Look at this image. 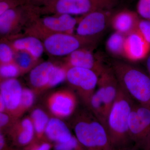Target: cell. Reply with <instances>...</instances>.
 Segmentation results:
<instances>
[{
    "instance_id": "ab89813d",
    "label": "cell",
    "mask_w": 150,
    "mask_h": 150,
    "mask_svg": "<svg viewBox=\"0 0 150 150\" xmlns=\"http://www.w3.org/2000/svg\"><path fill=\"white\" fill-rule=\"evenodd\" d=\"M4 1V0H0V1Z\"/></svg>"
},
{
    "instance_id": "484cf974",
    "label": "cell",
    "mask_w": 150,
    "mask_h": 150,
    "mask_svg": "<svg viewBox=\"0 0 150 150\" xmlns=\"http://www.w3.org/2000/svg\"><path fill=\"white\" fill-rule=\"evenodd\" d=\"M20 74H21L20 70L14 62L0 66L1 81L15 79Z\"/></svg>"
},
{
    "instance_id": "5bb4252c",
    "label": "cell",
    "mask_w": 150,
    "mask_h": 150,
    "mask_svg": "<svg viewBox=\"0 0 150 150\" xmlns=\"http://www.w3.org/2000/svg\"><path fill=\"white\" fill-rule=\"evenodd\" d=\"M6 38L8 39L15 51L27 52L37 60H40L45 52L42 40L35 36L19 33Z\"/></svg>"
},
{
    "instance_id": "2e32d148",
    "label": "cell",
    "mask_w": 150,
    "mask_h": 150,
    "mask_svg": "<svg viewBox=\"0 0 150 150\" xmlns=\"http://www.w3.org/2000/svg\"><path fill=\"white\" fill-rule=\"evenodd\" d=\"M140 18L137 12L124 9L113 12L110 25L115 32L127 36L137 30Z\"/></svg>"
},
{
    "instance_id": "4dcf8cb0",
    "label": "cell",
    "mask_w": 150,
    "mask_h": 150,
    "mask_svg": "<svg viewBox=\"0 0 150 150\" xmlns=\"http://www.w3.org/2000/svg\"><path fill=\"white\" fill-rule=\"evenodd\" d=\"M137 12L141 18L150 21V0H138Z\"/></svg>"
},
{
    "instance_id": "ac0fdd59",
    "label": "cell",
    "mask_w": 150,
    "mask_h": 150,
    "mask_svg": "<svg viewBox=\"0 0 150 150\" xmlns=\"http://www.w3.org/2000/svg\"><path fill=\"white\" fill-rule=\"evenodd\" d=\"M45 136L49 142L56 144L68 142L74 136L67 125L59 118H51L48 121Z\"/></svg>"
},
{
    "instance_id": "f546056e",
    "label": "cell",
    "mask_w": 150,
    "mask_h": 150,
    "mask_svg": "<svg viewBox=\"0 0 150 150\" xmlns=\"http://www.w3.org/2000/svg\"><path fill=\"white\" fill-rule=\"evenodd\" d=\"M137 30L150 45V21L141 18Z\"/></svg>"
},
{
    "instance_id": "603a6c76",
    "label": "cell",
    "mask_w": 150,
    "mask_h": 150,
    "mask_svg": "<svg viewBox=\"0 0 150 150\" xmlns=\"http://www.w3.org/2000/svg\"><path fill=\"white\" fill-rule=\"evenodd\" d=\"M14 62L20 70L21 73L25 74L31 70L41 62L37 60L30 54L25 51H15Z\"/></svg>"
},
{
    "instance_id": "9c48e42d",
    "label": "cell",
    "mask_w": 150,
    "mask_h": 150,
    "mask_svg": "<svg viewBox=\"0 0 150 150\" xmlns=\"http://www.w3.org/2000/svg\"><path fill=\"white\" fill-rule=\"evenodd\" d=\"M38 16L36 6L28 4L6 11L0 15L1 37L19 34Z\"/></svg>"
},
{
    "instance_id": "e575fe53",
    "label": "cell",
    "mask_w": 150,
    "mask_h": 150,
    "mask_svg": "<svg viewBox=\"0 0 150 150\" xmlns=\"http://www.w3.org/2000/svg\"><path fill=\"white\" fill-rule=\"evenodd\" d=\"M8 149L5 137L1 133L0 134V150H6Z\"/></svg>"
},
{
    "instance_id": "ba28073f",
    "label": "cell",
    "mask_w": 150,
    "mask_h": 150,
    "mask_svg": "<svg viewBox=\"0 0 150 150\" xmlns=\"http://www.w3.org/2000/svg\"><path fill=\"white\" fill-rule=\"evenodd\" d=\"M129 133L136 149L150 150V109L135 102L130 115Z\"/></svg>"
},
{
    "instance_id": "d6986e66",
    "label": "cell",
    "mask_w": 150,
    "mask_h": 150,
    "mask_svg": "<svg viewBox=\"0 0 150 150\" xmlns=\"http://www.w3.org/2000/svg\"><path fill=\"white\" fill-rule=\"evenodd\" d=\"M55 63L51 61L41 62L35 66L29 75L30 83L34 88H47L51 69Z\"/></svg>"
},
{
    "instance_id": "ffe728a7",
    "label": "cell",
    "mask_w": 150,
    "mask_h": 150,
    "mask_svg": "<svg viewBox=\"0 0 150 150\" xmlns=\"http://www.w3.org/2000/svg\"><path fill=\"white\" fill-rule=\"evenodd\" d=\"M20 127L11 134V138L16 144L25 147L35 139V130L31 119L24 118L21 123Z\"/></svg>"
},
{
    "instance_id": "5b68a950",
    "label": "cell",
    "mask_w": 150,
    "mask_h": 150,
    "mask_svg": "<svg viewBox=\"0 0 150 150\" xmlns=\"http://www.w3.org/2000/svg\"><path fill=\"white\" fill-rule=\"evenodd\" d=\"M74 130L75 136L86 150L112 149L106 128L93 114H84L78 118Z\"/></svg>"
},
{
    "instance_id": "7a4b0ae2",
    "label": "cell",
    "mask_w": 150,
    "mask_h": 150,
    "mask_svg": "<svg viewBox=\"0 0 150 150\" xmlns=\"http://www.w3.org/2000/svg\"><path fill=\"white\" fill-rule=\"evenodd\" d=\"M111 67L120 85L137 103L150 109V78L139 67L122 61H113Z\"/></svg>"
},
{
    "instance_id": "d6a6232c",
    "label": "cell",
    "mask_w": 150,
    "mask_h": 150,
    "mask_svg": "<svg viewBox=\"0 0 150 150\" xmlns=\"http://www.w3.org/2000/svg\"><path fill=\"white\" fill-rule=\"evenodd\" d=\"M10 118L8 115L4 112L0 113V126L1 128L6 126L9 122Z\"/></svg>"
},
{
    "instance_id": "4316f807",
    "label": "cell",
    "mask_w": 150,
    "mask_h": 150,
    "mask_svg": "<svg viewBox=\"0 0 150 150\" xmlns=\"http://www.w3.org/2000/svg\"><path fill=\"white\" fill-rule=\"evenodd\" d=\"M53 148L54 150H86L74 136L68 142L54 144Z\"/></svg>"
},
{
    "instance_id": "e0dca14e",
    "label": "cell",
    "mask_w": 150,
    "mask_h": 150,
    "mask_svg": "<svg viewBox=\"0 0 150 150\" xmlns=\"http://www.w3.org/2000/svg\"><path fill=\"white\" fill-rule=\"evenodd\" d=\"M22 87L16 78L1 81L0 96L5 103L6 109L14 112L20 109Z\"/></svg>"
},
{
    "instance_id": "7c38bea8",
    "label": "cell",
    "mask_w": 150,
    "mask_h": 150,
    "mask_svg": "<svg viewBox=\"0 0 150 150\" xmlns=\"http://www.w3.org/2000/svg\"><path fill=\"white\" fill-rule=\"evenodd\" d=\"M93 49L82 48L64 58V64L68 68L78 67L92 70L99 76L105 65L102 60L94 54Z\"/></svg>"
},
{
    "instance_id": "6da1fadb",
    "label": "cell",
    "mask_w": 150,
    "mask_h": 150,
    "mask_svg": "<svg viewBox=\"0 0 150 150\" xmlns=\"http://www.w3.org/2000/svg\"><path fill=\"white\" fill-rule=\"evenodd\" d=\"M135 102L119 84L117 97L106 122V129L112 148L129 147L132 144L129 121Z\"/></svg>"
},
{
    "instance_id": "3957f363",
    "label": "cell",
    "mask_w": 150,
    "mask_h": 150,
    "mask_svg": "<svg viewBox=\"0 0 150 150\" xmlns=\"http://www.w3.org/2000/svg\"><path fill=\"white\" fill-rule=\"evenodd\" d=\"M119 86L112 68L105 65L98 76L97 89L93 94L88 106L105 128L108 116L116 99Z\"/></svg>"
},
{
    "instance_id": "d590c367",
    "label": "cell",
    "mask_w": 150,
    "mask_h": 150,
    "mask_svg": "<svg viewBox=\"0 0 150 150\" xmlns=\"http://www.w3.org/2000/svg\"><path fill=\"white\" fill-rule=\"evenodd\" d=\"M146 67L147 73L150 78V54L146 58Z\"/></svg>"
},
{
    "instance_id": "cb8c5ba5",
    "label": "cell",
    "mask_w": 150,
    "mask_h": 150,
    "mask_svg": "<svg viewBox=\"0 0 150 150\" xmlns=\"http://www.w3.org/2000/svg\"><path fill=\"white\" fill-rule=\"evenodd\" d=\"M67 69L68 68L63 64H55L50 72L47 88L56 86L66 80Z\"/></svg>"
},
{
    "instance_id": "83f0119b",
    "label": "cell",
    "mask_w": 150,
    "mask_h": 150,
    "mask_svg": "<svg viewBox=\"0 0 150 150\" xmlns=\"http://www.w3.org/2000/svg\"><path fill=\"white\" fill-rule=\"evenodd\" d=\"M53 145L45 139H35L30 144L24 147V150H51Z\"/></svg>"
},
{
    "instance_id": "74e56055",
    "label": "cell",
    "mask_w": 150,
    "mask_h": 150,
    "mask_svg": "<svg viewBox=\"0 0 150 150\" xmlns=\"http://www.w3.org/2000/svg\"><path fill=\"white\" fill-rule=\"evenodd\" d=\"M110 150H136V148H132L130 146L119 148H112Z\"/></svg>"
},
{
    "instance_id": "30bf717a",
    "label": "cell",
    "mask_w": 150,
    "mask_h": 150,
    "mask_svg": "<svg viewBox=\"0 0 150 150\" xmlns=\"http://www.w3.org/2000/svg\"><path fill=\"white\" fill-rule=\"evenodd\" d=\"M98 80V75L92 70L78 67H70L67 69L66 80L88 107Z\"/></svg>"
},
{
    "instance_id": "9a60e30c",
    "label": "cell",
    "mask_w": 150,
    "mask_h": 150,
    "mask_svg": "<svg viewBox=\"0 0 150 150\" xmlns=\"http://www.w3.org/2000/svg\"><path fill=\"white\" fill-rule=\"evenodd\" d=\"M150 53V45L137 31L127 35L125 45V58L137 62L146 59Z\"/></svg>"
},
{
    "instance_id": "8d00e7d4",
    "label": "cell",
    "mask_w": 150,
    "mask_h": 150,
    "mask_svg": "<svg viewBox=\"0 0 150 150\" xmlns=\"http://www.w3.org/2000/svg\"><path fill=\"white\" fill-rule=\"evenodd\" d=\"M5 110H6L5 103L4 101L2 98L0 96V111H1V112H4Z\"/></svg>"
},
{
    "instance_id": "f35d334b",
    "label": "cell",
    "mask_w": 150,
    "mask_h": 150,
    "mask_svg": "<svg viewBox=\"0 0 150 150\" xmlns=\"http://www.w3.org/2000/svg\"><path fill=\"white\" fill-rule=\"evenodd\" d=\"M6 150H11L10 149H8Z\"/></svg>"
},
{
    "instance_id": "f1b7e54d",
    "label": "cell",
    "mask_w": 150,
    "mask_h": 150,
    "mask_svg": "<svg viewBox=\"0 0 150 150\" xmlns=\"http://www.w3.org/2000/svg\"><path fill=\"white\" fill-rule=\"evenodd\" d=\"M34 100L35 96L32 91L29 88H23L20 109L23 110L28 109L32 106Z\"/></svg>"
},
{
    "instance_id": "52a82bcc",
    "label": "cell",
    "mask_w": 150,
    "mask_h": 150,
    "mask_svg": "<svg viewBox=\"0 0 150 150\" xmlns=\"http://www.w3.org/2000/svg\"><path fill=\"white\" fill-rule=\"evenodd\" d=\"M99 39L82 37L74 33H61L46 35L41 40L45 52L53 57H66L82 48L93 49Z\"/></svg>"
},
{
    "instance_id": "8992f818",
    "label": "cell",
    "mask_w": 150,
    "mask_h": 150,
    "mask_svg": "<svg viewBox=\"0 0 150 150\" xmlns=\"http://www.w3.org/2000/svg\"><path fill=\"white\" fill-rule=\"evenodd\" d=\"M79 20V17L64 14L38 16L24 28L23 33L35 36L40 40L54 33H74Z\"/></svg>"
},
{
    "instance_id": "836d02e7",
    "label": "cell",
    "mask_w": 150,
    "mask_h": 150,
    "mask_svg": "<svg viewBox=\"0 0 150 150\" xmlns=\"http://www.w3.org/2000/svg\"><path fill=\"white\" fill-rule=\"evenodd\" d=\"M27 4L35 6H41L48 0H27Z\"/></svg>"
},
{
    "instance_id": "277c9868",
    "label": "cell",
    "mask_w": 150,
    "mask_h": 150,
    "mask_svg": "<svg viewBox=\"0 0 150 150\" xmlns=\"http://www.w3.org/2000/svg\"><path fill=\"white\" fill-rule=\"evenodd\" d=\"M120 0H48L41 6H37L40 16L51 14L84 15L100 10H111Z\"/></svg>"
},
{
    "instance_id": "44dd1931",
    "label": "cell",
    "mask_w": 150,
    "mask_h": 150,
    "mask_svg": "<svg viewBox=\"0 0 150 150\" xmlns=\"http://www.w3.org/2000/svg\"><path fill=\"white\" fill-rule=\"evenodd\" d=\"M126 35L114 32L109 36L105 43L108 53L117 58H125V45Z\"/></svg>"
},
{
    "instance_id": "8fae6325",
    "label": "cell",
    "mask_w": 150,
    "mask_h": 150,
    "mask_svg": "<svg viewBox=\"0 0 150 150\" xmlns=\"http://www.w3.org/2000/svg\"><path fill=\"white\" fill-rule=\"evenodd\" d=\"M112 13V10H100L79 17L76 34L82 37L99 39L110 25Z\"/></svg>"
},
{
    "instance_id": "4fadbf2b",
    "label": "cell",
    "mask_w": 150,
    "mask_h": 150,
    "mask_svg": "<svg viewBox=\"0 0 150 150\" xmlns=\"http://www.w3.org/2000/svg\"><path fill=\"white\" fill-rule=\"evenodd\" d=\"M48 107L51 112L58 117L70 116L75 110L76 99L75 95L69 91L56 92L49 98Z\"/></svg>"
},
{
    "instance_id": "d4e9b609",
    "label": "cell",
    "mask_w": 150,
    "mask_h": 150,
    "mask_svg": "<svg viewBox=\"0 0 150 150\" xmlns=\"http://www.w3.org/2000/svg\"><path fill=\"white\" fill-rule=\"evenodd\" d=\"M15 52L8 39L6 37H1L0 40L1 65L14 62Z\"/></svg>"
},
{
    "instance_id": "1f68e13d",
    "label": "cell",
    "mask_w": 150,
    "mask_h": 150,
    "mask_svg": "<svg viewBox=\"0 0 150 150\" xmlns=\"http://www.w3.org/2000/svg\"><path fill=\"white\" fill-rule=\"evenodd\" d=\"M27 4V0H4L0 1V15L6 11Z\"/></svg>"
},
{
    "instance_id": "7402d4cb",
    "label": "cell",
    "mask_w": 150,
    "mask_h": 150,
    "mask_svg": "<svg viewBox=\"0 0 150 150\" xmlns=\"http://www.w3.org/2000/svg\"><path fill=\"white\" fill-rule=\"evenodd\" d=\"M30 119L33 123L37 139H45L43 136L45 135L46 126L50 120L48 115L43 110L37 108L31 112Z\"/></svg>"
}]
</instances>
